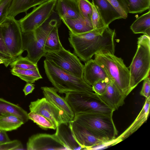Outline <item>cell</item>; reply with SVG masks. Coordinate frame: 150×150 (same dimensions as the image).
Returning <instances> with one entry per match:
<instances>
[{"instance_id": "obj_1", "label": "cell", "mask_w": 150, "mask_h": 150, "mask_svg": "<svg viewBox=\"0 0 150 150\" xmlns=\"http://www.w3.org/2000/svg\"><path fill=\"white\" fill-rule=\"evenodd\" d=\"M69 41L75 54L84 62L99 52L115 53L116 33L109 26L79 34L69 31Z\"/></svg>"}, {"instance_id": "obj_2", "label": "cell", "mask_w": 150, "mask_h": 150, "mask_svg": "<svg viewBox=\"0 0 150 150\" xmlns=\"http://www.w3.org/2000/svg\"><path fill=\"white\" fill-rule=\"evenodd\" d=\"M44 63L48 79L59 93L94 92L92 86L88 85L83 78L74 76L46 59Z\"/></svg>"}, {"instance_id": "obj_3", "label": "cell", "mask_w": 150, "mask_h": 150, "mask_svg": "<svg viewBox=\"0 0 150 150\" xmlns=\"http://www.w3.org/2000/svg\"><path fill=\"white\" fill-rule=\"evenodd\" d=\"M94 59L102 67L111 81L126 97L131 92L130 73L123 60L108 52H100Z\"/></svg>"}, {"instance_id": "obj_4", "label": "cell", "mask_w": 150, "mask_h": 150, "mask_svg": "<svg viewBox=\"0 0 150 150\" xmlns=\"http://www.w3.org/2000/svg\"><path fill=\"white\" fill-rule=\"evenodd\" d=\"M74 114L73 120L84 127L96 137L112 144L118 134L112 117L96 113Z\"/></svg>"}, {"instance_id": "obj_5", "label": "cell", "mask_w": 150, "mask_h": 150, "mask_svg": "<svg viewBox=\"0 0 150 150\" xmlns=\"http://www.w3.org/2000/svg\"><path fill=\"white\" fill-rule=\"evenodd\" d=\"M58 25L54 19L47 21L34 30L22 33L23 50L28 53L26 57L36 64L45 56L44 47L47 36L53 28Z\"/></svg>"}, {"instance_id": "obj_6", "label": "cell", "mask_w": 150, "mask_h": 150, "mask_svg": "<svg viewBox=\"0 0 150 150\" xmlns=\"http://www.w3.org/2000/svg\"><path fill=\"white\" fill-rule=\"evenodd\" d=\"M131 91L149 76L150 70V37L143 35L138 39L137 51L129 67Z\"/></svg>"}, {"instance_id": "obj_7", "label": "cell", "mask_w": 150, "mask_h": 150, "mask_svg": "<svg viewBox=\"0 0 150 150\" xmlns=\"http://www.w3.org/2000/svg\"><path fill=\"white\" fill-rule=\"evenodd\" d=\"M65 100L74 114L96 113L112 117L114 111L108 106L94 92L68 93Z\"/></svg>"}, {"instance_id": "obj_8", "label": "cell", "mask_w": 150, "mask_h": 150, "mask_svg": "<svg viewBox=\"0 0 150 150\" xmlns=\"http://www.w3.org/2000/svg\"><path fill=\"white\" fill-rule=\"evenodd\" d=\"M0 27L4 43L14 60L23 52L22 33L18 21L15 18L7 17Z\"/></svg>"}, {"instance_id": "obj_9", "label": "cell", "mask_w": 150, "mask_h": 150, "mask_svg": "<svg viewBox=\"0 0 150 150\" xmlns=\"http://www.w3.org/2000/svg\"><path fill=\"white\" fill-rule=\"evenodd\" d=\"M57 0H48L33 8L30 13L18 21L22 32L34 30L47 21L53 14Z\"/></svg>"}, {"instance_id": "obj_10", "label": "cell", "mask_w": 150, "mask_h": 150, "mask_svg": "<svg viewBox=\"0 0 150 150\" xmlns=\"http://www.w3.org/2000/svg\"><path fill=\"white\" fill-rule=\"evenodd\" d=\"M44 57L45 59L74 76L83 78L84 65L75 54L63 47L58 51L47 53Z\"/></svg>"}, {"instance_id": "obj_11", "label": "cell", "mask_w": 150, "mask_h": 150, "mask_svg": "<svg viewBox=\"0 0 150 150\" xmlns=\"http://www.w3.org/2000/svg\"><path fill=\"white\" fill-rule=\"evenodd\" d=\"M29 107L30 112L43 116L57 128L62 124H67L70 122L60 111L44 97L31 102Z\"/></svg>"}, {"instance_id": "obj_12", "label": "cell", "mask_w": 150, "mask_h": 150, "mask_svg": "<svg viewBox=\"0 0 150 150\" xmlns=\"http://www.w3.org/2000/svg\"><path fill=\"white\" fill-rule=\"evenodd\" d=\"M26 148L28 150H70L56 131L53 134L39 133L32 135L27 143Z\"/></svg>"}, {"instance_id": "obj_13", "label": "cell", "mask_w": 150, "mask_h": 150, "mask_svg": "<svg viewBox=\"0 0 150 150\" xmlns=\"http://www.w3.org/2000/svg\"><path fill=\"white\" fill-rule=\"evenodd\" d=\"M69 127L72 137L83 149H91L97 146L108 143L94 135L86 127L73 120L69 122Z\"/></svg>"}, {"instance_id": "obj_14", "label": "cell", "mask_w": 150, "mask_h": 150, "mask_svg": "<svg viewBox=\"0 0 150 150\" xmlns=\"http://www.w3.org/2000/svg\"><path fill=\"white\" fill-rule=\"evenodd\" d=\"M44 97L51 103L69 120H73L75 114L71 107L64 98L60 96L57 93V90L54 87H42Z\"/></svg>"}, {"instance_id": "obj_15", "label": "cell", "mask_w": 150, "mask_h": 150, "mask_svg": "<svg viewBox=\"0 0 150 150\" xmlns=\"http://www.w3.org/2000/svg\"><path fill=\"white\" fill-rule=\"evenodd\" d=\"M98 96L103 102L114 111L124 104L126 97L111 81L108 83L104 92L101 95Z\"/></svg>"}, {"instance_id": "obj_16", "label": "cell", "mask_w": 150, "mask_h": 150, "mask_svg": "<svg viewBox=\"0 0 150 150\" xmlns=\"http://www.w3.org/2000/svg\"><path fill=\"white\" fill-rule=\"evenodd\" d=\"M83 79L91 86L99 81L110 79L102 67L95 59H92L86 62L84 65Z\"/></svg>"}, {"instance_id": "obj_17", "label": "cell", "mask_w": 150, "mask_h": 150, "mask_svg": "<svg viewBox=\"0 0 150 150\" xmlns=\"http://www.w3.org/2000/svg\"><path fill=\"white\" fill-rule=\"evenodd\" d=\"M150 97L145 99L144 104L139 114L131 125L120 135L116 138L113 145L128 137L136 132L147 120L149 113Z\"/></svg>"}, {"instance_id": "obj_18", "label": "cell", "mask_w": 150, "mask_h": 150, "mask_svg": "<svg viewBox=\"0 0 150 150\" xmlns=\"http://www.w3.org/2000/svg\"><path fill=\"white\" fill-rule=\"evenodd\" d=\"M105 27L115 20L122 19L116 9L107 0H92Z\"/></svg>"}, {"instance_id": "obj_19", "label": "cell", "mask_w": 150, "mask_h": 150, "mask_svg": "<svg viewBox=\"0 0 150 150\" xmlns=\"http://www.w3.org/2000/svg\"><path fill=\"white\" fill-rule=\"evenodd\" d=\"M55 8L60 19L75 18L79 15L78 0H57Z\"/></svg>"}, {"instance_id": "obj_20", "label": "cell", "mask_w": 150, "mask_h": 150, "mask_svg": "<svg viewBox=\"0 0 150 150\" xmlns=\"http://www.w3.org/2000/svg\"><path fill=\"white\" fill-rule=\"evenodd\" d=\"M48 0H12L7 17L15 18L22 13H27L30 8L38 6Z\"/></svg>"}, {"instance_id": "obj_21", "label": "cell", "mask_w": 150, "mask_h": 150, "mask_svg": "<svg viewBox=\"0 0 150 150\" xmlns=\"http://www.w3.org/2000/svg\"><path fill=\"white\" fill-rule=\"evenodd\" d=\"M61 20L69 31L74 34L82 33L93 29L91 23L85 20L79 15L75 18H62Z\"/></svg>"}, {"instance_id": "obj_22", "label": "cell", "mask_w": 150, "mask_h": 150, "mask_svg": "<svg viewBox=\"0 0 150 150\" xmlns=\"http://www.w3.org/2000/svg\"><path fill=\"white\" fill-rule=\"evenodd\" d=\"M9 113L16 115L24 123L29 119L27 112L19 105L0 98V115Z\"/></svg>"}, {"instance_id": "obj_23", "label": "cell", "mask_w": 150, "mask_h": 150, "mask_svg": "<svg viewBox=\"0 0 150 150\" xmlns=\"http://www.w3.org/2000/svg\"><path fill=\"white\" fill-rule=\"evenodd\" d=\"M130 29L134 34L143 33L150 37V11L138 18L132 23Z\"/></svg>"}, {"instance_id": "obj_24", "label": "cell", "mask_w": 150, "mask_h": 150, "mask_svg": "<svg viewBox=\"0 0 150 150\" xmlns=\"http://www.w3.org/2000/svg\"><path fill=\"white\" fill-rule=\"evenodd\" d=\"M24 122L20 118L13 114L5 113L0 115V130L6 132L17 129Z\"/></svg>"}, {"instance_id": "obj_25", "label": "cell", "mask_w": 150, "mask_h": 150, "mask_svg": "<svg viewBox=\"0 0 150 150\" xmlns=\"http://www.w3.org/2000/svg\"><path fill=\"white\" fill-rule=\"evenodd\" d=\"M62 47L59 38L58 25H57L49 33L45 42L44 49L46 53L58 51Z\"/></svg>"}, {"instance_id": "obj_26", "label": "cell", "mask_w": 150, "mask_h": 150, "mask_svg": "<svg viewBox=\"0 0 150 150\" xmlns=\"http://www.w3.org/2000/svg\"><path fill=\"white\" fill-rule=\"evenodd\" d=\"M11 72L12 74L19 77L27 83H33L42 78L38 69L33 70L12 68Z\"/></svg>"}, {"instance_id": "obj_27", "label": "cell", "mask_w": 150, "mask_h": 150, "mask_svg": "<svg viewBox=\"0 0 150 150\" xmlns=\"http://www.w3.org/2000/svg\"><path fill=\"white\" fill-rule=\"evenodd\" d=\"M128 12L140 13L150 9V0H125Z\"/></svg>"}, {"instance_id": "obj_28", "label": "cell", "mask_w": 150, "mask_h": 150, "mask_svg": "<svg viewBox=\"0 0 150 150\" xmlns=\"http://www.w3.org/2000/svg\"><path fill=\"white\" fill-rule=\"evenodd\" d=\"M29 119L33 121L40 127L43 129H56V126L50 120L44 116L37 113L30 112L28 113Z\"/></svg>"}, {"instance_id": "obj_29", "label": "cell", "mask_w": 150, "mask_h": 150, "mask_svg": "<svg viewBox=\"0 0 150 150\" xmlns=\"http://www.w3.org/2000/svg\"><path fill=\"white\" fill-rule=\"evenodd\" d=\"M21 55L18 56L9 64L12 68L33 70L38 69L37 64L32 62L26 57H23Z\"/></svg>"}, {"instance_id": "obj_30", "label": "cell", "mask_w": 150, "mask_h": 150, "mask_svg": "<svg viewBox=\"0 0 150 150\" xmlns=\"http://www.w3.org/2000/svg\"><path fill=\"white\" fill-rule=\"evenodd\" d=\"M79 15L91 23L92 13V4L88 0H78Z\"/></svg>"}, {"instance_id": "obj_31", "label": "cell", "mask_w": 150, "mask_h": 150, "mask_svg": "<svg viewBox=\"0 0 150 150\" xmlns=\"http://www.w3.org/2000/svg\"><path fill=\"white\" fill-rule=\"evenodd\" d=\"M0 58L4 62V64L7 67L14 61L8 51L4 41L0 27Z\"/></svg>"}, {"instance_id": "obj_32", "label": "cell", "mask_w": 150, "mask_h": 150, "mask_svg": "<svg viewBox=\"0 0 150 150\" xmlns=\"http://www.w3.org/2000/svg\"><path fill=\"white\" fill-rule=\"evenodd\" d=\"M116 9L122 17L125 19L128 16V9L125 0H107Z\"/></svg>"}, {"instance_id": "obj_33", "label": "cell", "mask_w": 150, "mask_h": 150, "mask_svg": "<svg viewBox=\"0 0 150 150\" xmlns=\"http://www.w3.org/2000/svg\"><path fill=\"white\" fill-rule=\"evenodd\" d=\"M92 11L91 22L93 29L105 27L102 19L95 6L92 2Z\"/></svg>"}, {"instance_id": "obj_34", "label": "cell", "mask_w": 150, "mask_h": 150, "mask_svg": "<svg viewBox=\"0 0 150 150\" xmlns=\"http://www.w3.org/2000/svg\"><path fill=\"white\" fill-rule=\"evenodd\" d=\"M12 0H0V25L7 17Z\"/></svg>"}, {"instance_id": "obj_35", "label": "cell", "mask_w": 150, "mask_h": 150, "mask_svg": "<svg viewBox=\"0 0 150 150\" xmlns=\"http://www.w3.org/2000/svg\"><path fill=\"white\" fill-rule=\"evenodd\" d=\"M21 142L17 140L9 141L0 144V150L23 149Z\"/></svg>"}, {"instance_id": "obj_36", "label": "cell", "mask_w": 150, "mask_h": 150, "mask_svg": "<svg viewBox=\"0 0 150 150\" xmlns=\"http://www.w3.org/2000/svg\"><path fill=\"white\" fill-rule=\"evenodd\" d=\"M111 81L110 79L99 81L92 86L93 91L98 95H102L105 91L108 83Z\"/></svg>"}, {"instance_id": "obj_37", "label": "cell", "mask_w": 150, "mask_h": 150, "mask_svg": "<svg viewBox=\"0 0 150 150\" xmlns=\"http://www.w3.org/2000/svg\"><path fill=\"white\" fill-rule=\"evenodd\" d=\"M143 85L141 91L140 95L144 96L146 98L150 97V78L148 76L143 80Z\"/></svg>"}, {"instance_id": "obj_38", "label": "cell", "mask_w": 150, "mask_h": 150, "mask_svg": "<svg viewBox=\"0 0 150 150\" xmlns=\"http://www.w3.org/2000/svg\"><path fill=\"white\" fill-rule=\"evenodd\" d=\"M34 86V85L32 83H27L23 89L25 95L32 93L35 88Z\"/></svg>"}, {"instance_id": "obj_39", "label": "cell", "mask_w": 150, "mask_h": 150, "mask_svg": "<svg viewBox=\"0 0 150 150\" xmlns=\"http://www.w3.org/2000/svg\"><path fill=\"white\" fill-rule=\"evenodd\" d=\"M10 140L6 131L0 130V144Z\"/></svg>"}, {"instance_id": "obj_40", "label": "cell", "mask_w": 150, "mask_h": 150, "mask_svg": "<svg viewBox=\"0 0 150 150\" xmlns=\"http://www.w3.org/2000/svg\"><path fill=\"white\" fill-rule=\"evenodd\" d=\"M4 63V61L1 58H0V64Z\"/></svg>"}]
</instances>
